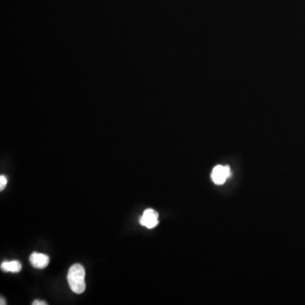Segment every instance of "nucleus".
Masks as SVG:
<instances>
[{
    "label": "nucleus",
    "instance_id": "39448f33",
    "mask_svg": "<svg viewBox=\"0 0 305 305\" xmlns=\"http://www.w3.org/2000/svg\"><path fill=\"white\" fill-rule=\"evenodd\" d=\"M22 265L18 260L13 261H5L1 264V270L5 272L18 273L22 270Z\"/></svg>",
    "mask_w": 305,
    "mask_h": 305
},
{
    "label": "nucleus",
    "instance_id": "423d86ee",
    "mask_svg": "<svg viewBox=\"0 0 305 305\" xmlns=\"http://www.w3.org/2000/svg\"><path fill=\"white\" fill-rule=\"evenodd\" d=\"M6 185H7V178L6 176L1 175L0 176V191H3L6 188Z\"/></svg>",
    "mask_w": 305,
    "mask_h": 305
},
{
    "label": "nucleus",
    "instance_id": "f257e3e1",
    "mask_svg": "<svg viewBox=\"0 0 305 305\" xmlns=\"http://www.w3.org/2000/svg\"><path fill=\"white\" fill-rule=\"evenodd\" d=\"M85 276L86 272L83 265L75 264L70 266L67 274V281L73 292L77 294H82L86 290Z\"/></svg>",
    "mask_w": 305,
    "mask_h": 305
},
{
    "label": "nucleus",
    "instance_id": "f03ea898",
    "mask_svg": "<svg viewBox=\"0 0 305 305\" xmlns=\"http://www.w3.org/2000/svg\"><path fill=\"white\" fill-rule=\"evenodd\" d=\"M139 222L142 226L147 229H152L158 225L159 214L155 209H147L140 218Z\"/></svg>",
    "mask_w": 305,
    "mask_h": 305
},
{
    "label": "nucleus",
    "instance_id": "7ed1b4c3",
    "mask_svg": "<svg viewBox=\"0 0 305 305\" xmlns=\"http://www.w3.org/2000/svg\"><path fill=\"white\" fill-rule=\"evenodd\" d=\"M230 176V168L228 166H217L213 169L211 178L217 185H221Z\"/></svg>",
    "mask_w": 305,
    "mask_h": 305
},
{
    "label": "nucleus",
    "instance_id": "0eeeda50",
    "mask_svg": "<svg viewBox=\"0 0 305 305\" xmlns=\"http://www.w3.org/2000/svg\"><path fill=\"white\" fill-rule=\"evenodd\" d=\"M48 303L45 301H41V300H34L32 302V305H47Z\"/></svg>",
    "mask_w": 305,
    "mask_h": 305
},
{
    "label": "nucleus",
    "instance_id": "20e7f679",
    "mask_svg": "<svg viewBox=\"0 0 305 305\" xmlns=\"http://www.w3.org/2000/svg\"><path fill=\"white\" fill-rule=\"evenodd\" d=\"M30 264L36 269H44L49 264V257L47 254L34 252L29 257Z\"/></svg>",
    "mask_w": 305,
    "mask_h": 305
},
{
    "label": "nucleus",
    "instance_id": "6e6552de",
    "mask_svg": "<svg viewBox=\"0 0 305 305\" xmlns=\"http://www.w3.org/2000/svg\"><path fill=\"white\" fill-rule=\"evenodd\" d=\"M0 304L1 305H6V300L4 299L3 297H1V302H0Z\"/></svg>",
    "mask_w": 305,
    "mask_h": 305
}]
</instances>
